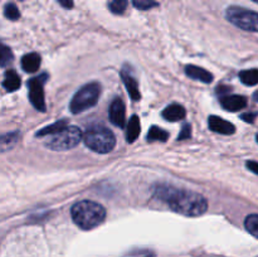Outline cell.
<instances>
[{"label": "cell", "instance_id": "8", "mask_svg": "<svg viewBox=\"0 0 258 257\" xmlns=\"http://www.w3.org/2000/svg\"><path fill=\"white\" fill-rule=\"evenodd\" d=\"M108 116H110V121L117 127L123 128L125 127L126 121V107L125 103L121 98H115L111 102L110 110H108Z\"/></svg>", "mask_w": 258, "mask_h": 257}, {"label": "cell", "instance_id": "18", "mask_svg": "<svg viewBox=\"0 0 258 257\" xmlns=\"http://www.w3.org/2000/svg\"><path fill=\"white\" fill-rule=\"evenodd\" d=\"M168 139H169L168 131L163 130L161 127H158V126H151V128L148 133V136H146V140H148L149 143H155V141L165 143Z\"/></svg>", "mask_w": 258, "mask_h": 257}, {"label": "cell", "instance_id": "3", "mask_svg": "<svg viewBox=\"0 0 258 257\" xmlns=\"http://www.w3.org/2000/svg\"><path fill=\"white\" fill-rule=\"evenodd\" d=\"M86 146L98 154H107L113 150L116 145V139L110 128L102 125L91 126L85 135H82Z\"/></svg>", "mask_w": 258, "mask_h": 257}, {"label": "cell", "instance_id": "22", "mask_svg": "<svg viewBox=\"0 0 258 257\" xmlns=\"http://www.w3.org/2000/svg\"><path fill=\"white\" fill-rule=\"evenodd\" d=\"M244 227H246L247 231H248L249 233L254 237V238H257L258 237V216L257 214H254V213L249 214V216L246 218V221H244Z\"/></svg>", "mask_w": 258, "mask_h": 257}, {"label": "cell", "instance_id": "9", "mask_svg": "<svg viewBox=\"0 0 258 257\" xmlns=\"http://www.w3.org/2000/svg\"><path fill=\"white\" fill-rule=\"evenodd\" d=\"M221 105L229 112H237L247 106V98L239 95H224L221 97Z\"/></svg>", "mask_w": 258, "mask_h": 257}, {"label": "cell", "instance_id": "20", "mask_svg": "<svg viewBox=\"0 0 258 257\" xmlns=\"http://www.w3.org/2000/svg\"><path fill=\"white\" fill-rule=\"evenodd\" d=\"M239 78H241L243 85L256 86L258 83V70L257 68H252V70L242 71L239 73Z\"/></svg>", "mask_w": 258, "mask_h": 257}, {"label": "cell", "instance_id": "10", "mask_svg": "<svg viewBox=\"0 0 258 257\" xmlns=\"http://www.w3.org/2000/svg\"><path fill=\"white\" fill-rule=\"evenodd\" d=\"M208 125L212 131L222 134V135H232V134L236 133V127H234L233 123L223 120L219 116H211L208 120Z\"/></svg>", "mask_w": 258, "mask_h": 257}, {"label": "cell", "instance_id": "7", "mask_svg": "<svg viewBox=\"0 0 258 257\" xmlns=\"http://www.w3.org/2000/svg\"><path fill=\"white\" fill-rule=\"evenodd\" d=\"M48 76L45 73L33 77L28 81V87H29V100L30 103L34 106L40 112L45 111V101H44V83L47 82Z\"/></svg>", "mask_w": 258, "mask_h": 257}, {"label": "cell", "instance_id": "15", "mask_svg": "<svg viewBox=\"0 0 258 257\" xmlns=\"http://www.w3.org/2000/svg\"><path fill=\"white\" fill-rule=\"evenodd\" d=\"M20 85H22V80H20L19 75L15 71L8 70L4 75V81H3V87L5 88V91L14 92V91L19 90Z\"/></svg>", "mask_w": 258, "mask_h": 257}, {"label": "cell", "instance_id": "31", "mask_svg": "<svg viewBox=\"0 0 258 257\" xmlns=\"http://www.w3.org/2000/svg\"><path fill=\"white\" fill-rule=\"evenodd\" d=\"M22 2H23V0H22Z\"/></svg>", "mask_w": 258, "mask_h": 257}, {"label": "cell", "instance_id": "1", "mask_svg": "<svg viewBox=\"0 0 258 257\" xmlns=\"http://www.w3.org/2000/svg\"><path fill=\"white\" fill-rule=\"evenodd\" d=\"M155 196L165 202L171 211L188 217H198L206 213L208 202L202 194L170 185H158Z\"/></svg>", "mask_w": 258, "mask_h": 257}, {"label": "cell", "instance_id": "26", "mask_svg": "<svg viewBox=\"0 0 258 257\" xmlns=\"http://www.w3.org/2000/svg\"><path fill=\"white\" fill-rule=\"evenodd\" d=\"M191 136V126L189 123H185L181 128L180 134L178 136V140H186V139H190Z\"/></svg>", "mask_w": 258, "mask_h": 257}, {"label": "cell", "instance_id": "23", "mask_svg": "<svg viewBox=\"0 0 258 257\" xmlns=\"http://www.w3.org/2000/svg\"><path fill=\"white\" fill-rule=\"evenodd\" d=\"M127 8V0H108V9L113 14H123Z\"/></svg>", "mask_w": 258, "mask_h": 257}, {"label": "cell", "instance_id": "14", "mask_svg": "<svg viewBox=\"0 0 258 257\" xmlns=\"http://www.w3.org/2000/svg\"><path fill=\"white\" fill-rule=\"evenodd\" d=\"M40 63H42L40 55L34 52L28 53L22 58V68L28 73L37 72L40 67Z\"/></svg>", "mask_w": 258, "mask_h": 257}, {"label": "cell", "instance_id": "12", "mask_svg": "<svg viewBox=\"0 0 258 257\" xmlns=\"http://www.w3.org/2000/svg\"><path fill=\"white\" fill-rule=\"evenodd\" d=\"M163 117L165 120L170 121V122H176V121H180L185 117L186 115V111L185 108L183 107L179 103H171V105L166 106L163 111Z\"/></svg>", "mask_w": 258, "mask_h": 257}, {"label": "cell", "instance_id": "16", "mask_svg": "<svg viewBox=\"0 0 258 257\" xmlns=\"http://www.w3.org/2000/svg\"><path fill=\"white\" fill-rule=\"evenodd\" d=\"M19 138L20 134L18 131H13V133H8L0 136V154L12 150L19 141Z\"/></svg>", "mask_w": 258, "mask_h": 257}, {"label": "cell", "instance_id": "21", "mask_svg": "<svg viewBox=\"0 0 258 257\" xmlns=\"http://www.w3.org/2000/svg\"><path fill=\"white\" fill-rule=\"evenodd\" d=\"M13 58L12 49L0 42V67H8L13 62Z\"/></svg>", "mask_w": 258, "mask_h": 257}, {"label": "cell", "instance_id": "24", "mask_svg": "<svg viewBox=\"0 0 258 257\" xmlns=\"http://www.w3.org/2000/svg\"><path fill=\"white\" fill-rule=\"evenodd\" d=\"M4 15L7 19L15 22V20H18L20 18V12H19V9L17 8V5L13 4V3H9V4L5 5Z\"/></svg>", "mask_w": 258, "mask_h": 257}, {"label": "cell", "instance_id": "13", "mask_svg": "<svg viewBox=\"0 0 258 257\" xmlns=\"http://www.w3.org/2000/svg\"><path fill=\"white\" fill-rule=\"evenodd\" d=\"M185 73L186 76H189L193 80H198L201 82L204 83H211L213 81V75L211 72H208L204 68L198 67V66L189 65L185 67Z\"/></svg>", "mask_w": 258, "mask_h": 257}, {"label": "cell", "instance_id": "5", "mask_svg": "<svg viewBox=\"0 0 258 257\" xmlns=\"http://www.w3.org/2000/svg\"><path fill=\"white\" fill-rule=\"evenodd\" d=\"M82 131L77 126H67L59 133L52 135V139L45 143V146L50 150L64 151L73 149L82 140Z\"/></svg>", "mask_w": 258, "mask_h": 257}, {"label": "cell", "instance_id": "28", "mask_svg": "<svg viewBox=\"0 0 258 257\" xmlns=\"http://www.w3.org/2000/svg\"><path fill=\"white\" fill-rule=\"evenodd\" d=\"M247 165V168L249 169V170L252 171V173H254V174H258V164H257V161H248V163L246 164Z\"/></svg>", "mask_w": 258, "mask_h": 257}, {"label": "cell", "instance_id": "17", "mask_svg": "<svg viewBox=\"0 0 258 257\" xmlns=\"http://www.w3.org/2000/svg\"><path fill=\"white\" fill-rule=\"evenodd\" d=\"M141 131V125H140V120L136 115L131 116V118L128 120L127 123V128H126V140L127 143L133 144L136 139L139 138Z\"/></svg>", "mask_w": 258, "mask_h": 257}, {"label": "cell", "instance_id": "27", "mask_svg": "<svg viewBox=\"0 0 258 257\" xmlns=\"http://www.w3.org/2000/svg\"><path fill=\"white\" fill-rule=\"evenodd\" d=\"M256 117H257L256 112H247V113H243V115L241 116L242 120L246 121V122H249V123H253L254 120H256Z\"/></svg>", "mask_w": 258, "mask_h": 257}, {"label": "cell", "instance_id": "25", "mask_svg": "<svg viewBox=\"0 0 258 257\" xmlns=\"http://www.w3.org/2000/svg\"><path fill=\"white\" fill-rule=\"evenodd\" d=\"M133 4L139 10H150L158 7L159 3L155 0H133Z\"/></svg>", "mask_w": 258, "mask_h": 257}, {"label": "cell", "instance_id": "4", "mask_svg": "<svg viewBox=\"0 0 258 257\" xmlns=\"http://www.w3.org/2000/svg\"><path fill=\"white\" fill-rule=\"evenodd\" d=\"M101 87L97 82H91L83 86L80 91L76 92L72 101L70 103L71 112L81 113L85 112L88 108L93 107L98 102Z\"/></svg>", "mask_w": 258, "mask_h": 257}, {"label": "cell", "instance_id": "2", "mask_svg": "<svg viewBox=\"0 0 258 257\" xmlns=\"http://www.w3.org/2000/svg\"><path fill=\"white\" fill-rule=\"evenodd\" d=\"M71 214L73 222L81 229L90 231L105 221L106 211L97 202L81 201L72 207Z\"/></svg>", "mask_w": 258, "mask_h": 257}, {"label": "cell", "instance_id": "11", "mask_svg": "<svg viewBox=\"0 0 258 257\" xmlns=\"http://www.w3.org/2000/svg\"><path fill=\"white\" fill-rule=\"evenodd\" d=\"M121 78H122V82H123V85H125V87H126V90H127L130 97L133 98L134 101L140 100L141 95H140V92H139L138 82H136L135 77H134L133 73L130 72V70H128V68L125 67L122 71H121Z\"/></svg>", "mask_w": 258, "mask_h": 257}, {"label": "cell", "instance_id": "6", "mask_svg": "<svg viewBox=\"0 0 258 257\" xmlns=\"http://www.w3.org/2000/svg\"><path fill=\"white\" fill-rule=\"evenodd\" d=\"M226 18L239 29L253 33L258 32V14L253 10L241 7H229L226 10Z\"/></svg>", "mask_w": 258, "mask_h": 257}, {"label": "cell", "instance_id": "29", "mask_svg": "<svg viewBox=\"0 0 258 257\" xmlns=\"http://www.w3.org/2000/svg\"><path fill=\"white\" fill-rule=\"evenodd\" d=\"M57 2L66 9H72L73 8V0H57Z\"/></svg>", "mask_w": 258, "mask_h": 257}, {"label": "cell", "instance_id": "19", "mask_svg": "<svg viewBox=\"0 0 258 257\" xmlns=\"http://www.w3.org/2000/svg\"><path fill=\"white\" fill-rule=\"evenodd\" d=\"M67 120H60L57 122L52 123L49 126H45L42 130L38 131L37 136H45V135H54V134L59 133L60 130H63L64 127H67Z\"/></svg>", "mask_w": 258, "mask_h": 257}, {"label": "cell", "instance_id": "30", "mask_svg": "<svg viewBox=\"0 0 258 257\" xmlns=\"http://www.w3.org/2000/svg\"><path fill=\"white\" fill-rule=\"evenodd\" d=\"M252 2H253V3H257V2H258V0H252Z\"/></svg>", "mask_w": 258, "mask_h": 257}]
</instances>
